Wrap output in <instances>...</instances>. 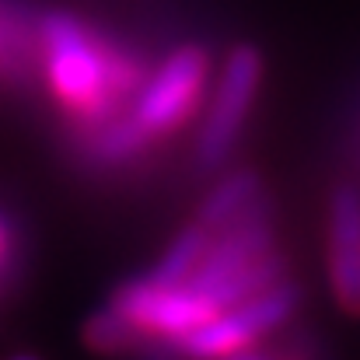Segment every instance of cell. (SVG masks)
<instances>
[{"label":"cell","mask_w":360,"mask_h":360,"mask_svg":"<svg viewBox=\"0 0 360 360\" xmlns=\"http://www.w3.org/2000/svg\"><path fill=\"white\" fill-rule=\"evenodd\" d=\"M39 46L46 88L70 126H88L129 109L147 81L140 56L74 11H42Z\"/></svg>","instance_id":"6da1fadb"},{"label":"cell","mask_w":360,"mask_h":360,"mask_svg":"<svg viewBox=\"0 0 360 360\" xmlns=\"http://www.w3.org/2000/svg\"><path fill=\"white\" fill-rule=\"evenodd\" d=\"M210 77V53L200 42L179 46L175 53H168V60L147 74L143 88L136 91L129 112L136 126L158 143L172 133H179L186 122L196 116L203 88Z\"/></svg>","instance_id":"7a4b0ae2"},{"label":"cell","mask_w":360,"mask_h":360,"mask_svg":"<svg viewBox=\"0 0 360 360\" xmlns=\"http://www.w3.org/2000/svg\"><path fill=\"white\" fill-rule=\"evenodd\" d=\"M262 84V53L248 42L235 46L221 67V81L214 91V102L207 109V120L196 140V165L203 172H217L231 150L238 147L241 126L252 112V102Z\"/></svg>","instance_id":"3957f363"},{"label":"cell","mask_w":360,"mask_h":360,"mask_svg":"<svg viewBox=\"0 0 360 360\" xmlns=\"http://www.w3.org/2000/svg\"><path fill=\"white\" fill-rule=\"evenodd\" d=\"M109 304L122 311L143 336H158V340H182L186 333L210 322L217 311H224L203 290L189 283H158L154 276L126 280Z\"/></svg>","instance_id":"277c9868"},{"label":"cell","mask_w":360,"mask_h":360,"mask_svg":"<svg viewBox=\"0 0 360 360\" xmlns=\"http://www.w3.org/2000/svg\"><path fill=\"white\" fill-rule=\"evenodd\" d=\"M329 283L347 315H360V189L343 182L329 200Z\"/></svg>","instance_id":"5b68a950"},{"label":"cell","mask_w":360,"mask_h":360,"mask_svg":"<svg viewBox=\"0 0 360 360\" xmlns=\"http://www.w3.org/2000/svg\"><path fill=\"white\" fill-rule=\"evenodd\" d=\"M42 11L32 0H0V88L25 91L42 74Z\"/></svg>","instance_id":"8992f818"},{"label":"cell","mask_w":360,"mask_h":360,"mask_svg":"<svg viewBox=\"0 0 360 360\" xmlns=\"http://www.w3.org/2000/svg\"><path fill=\"white\" fill-rule=\"evenodd\" d=\"M255 340H259V333L248 326L241 308H224L210 322L196 326L193 333H186L182 340H172V343L179 347V354L186 360H221L235 350L252 347Z\"/></svg>","instance_id":"52a82bcc"},{"label":"cell","mask_w":360,"mask_h":360,"mask_svg":"<svg viewBox=\"0 0 360 360\" xmlns=\"http://www.w3.org/2000/svg\"><path fill=\"white\" fill-rule=\"evenodd\" d=\"M262 193V179L252 172V168H235L228 172L210 193L207 200L200 203V214H196V224H203L210 235L221 231L224 224H231L241 210Z\"/></svg>","instance_id":"ba28073f"},{"label":"cell","mask_w":360,"mask_h":360,"mask_svg":"<svg viewBox=\"0 0 360 360\" xmlns=\"http://www.w3.org/2000/svg\"><path fill=\"white\" fill-rule=\"evenodd\" d=\"M297 304H301V287H297L290 276H283V280H276L273 287L259 290L255 297L241 301L235 308H241V315L248 319V326L262 336V333L280 329L283 322H290L294 311H297Z\"/></svg>","instance_id":"9c48e42d"},{"label":"cell","mask_w":360,"mask_h":360,"mask_svg":"<svg viewBox=\"0 0 360 360\" xmlns=\"http://www.w3.org/2000/svg\"><path fill=\"white\" fill-rule=\"evenodd\" d=\"M207 248H210V231L203 224H189L175 235L168 252L161 255V262L147 276H154L158 283H186L196 273V266L203 262Z\"/></svg>","instance_id":"30bf717a"},{"label":"cell","mask_w":360,"mask_h":360,"mask_svg":"<svg viewBox=\"0 0 360 360\" xmlns=\"http://www.w3.org/2000/svg\"><path fill=\"white\" fill-rule=\"evenodd\" d=\"M140 336H143V333H140L122 311H116L112 304L102 308V311H95V315L84 322V343H88L95 354H105V357L129 354Z\"/></svg>","instance_id":"8fae6325"},{"label":"cell","mask_w":360,"mask_h":360,"mask_svg":"<svg viewBox=\"0 0 360 360\" xmlns=\"http://www.w3.org/2000/svg\"><path fill=\"white\" fill-rule=\"evenodd\" d=\"M221 360H273L269 354H259V350H252V347H245V350H235V354H228V357Z\"/></svg>","instance_id":"7c38bea8"},{"label":"cell","mask_w":360,"mask_h":360,"mask_svg":"<svg viewBox=\"0 0 360 360\" xmlns=\"http://www.w3.org/2000/svg\"><path fill=\"white\" fill-rule=\"evenodd\" d=\"M14 360H35V357H14Z\"/></svg>","instance_id":"4fadbf2b"}]
</instances>
